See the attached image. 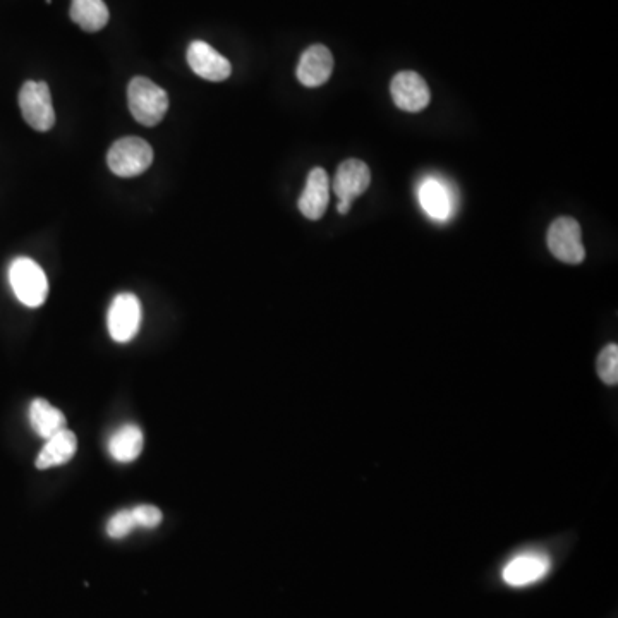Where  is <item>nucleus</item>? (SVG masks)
<instances>
[{"label":"nucleus","instance_id":"f257e3e1","mask_svg":"<svg viewBox=\"0 0 618 618\" xmlns=\"http://www.w3.org/2000/svg\"><path fill=\"white\" fill-rule=\"evenodd\" d=\"M128 102L134 119L146 128L157 126L169 110L167 91L155 85L152 79L143 76L131 79L128 86Z\"/></svg>","mask_w":618,"mask_h":618},{"label":"nucleus","instance_id":"f03ea898","mask_svg":"<svg viewBox=\"0 0 618 618\" xmlns=\"http://www.w3.org/2000/svg\"><path fill=\"white\" fill-rule=\"evenodd\" d=\"M9 282L19 303L28 308H38L49 296V280L37 261L31 258H18L9 268Z\"/></svg>","mask_w":618,"mask_h":618},{"label":"nucleus","instance_id":"7ed1b4c3","mask_svg":"<svg viewBox=\"0 0 618 618\" xmlns=\"http://www.w3.org/2000/svg\"><path fill=\"white\" fill-rule=\"evenodd\" d=\"M153 162L152 146L141 138H122L110 146L107 155L109 169L119 177H136L143 174Z\"/></svg>","mask_w":618,"mask_h":618},{"label":"nucleus","instance_id":"20e7f679","mask_svg":"<svg viewBox=\"0 0 618 618\" xmlns=\"http://www.w3.org/2000/svg\"><path fill=\"white\" fill-rule=\"evenodd\" d=\"M19 107L26 124L35 131L45 133L54 128L55 110L47 83L26 81L19 91Z\"/></svg>","mask_w":618,"mask_h":618},{"label":"nucleus","instance_id":"39448f33","mask_svg":"<svg viewBox=\"0 0 618 618\" xmlns=\"http://www.w3.org/2000/svg\"><path fill=\"white\" fill-rule=\"evenodd\" d=\"M546 243L552 255L567 265H579L586 258L581 225L570 217H560L550 225Z\"/></svg>","mask_w":618,"mask_h":618},{"label":"nucleus","instance_id":"423d86ee","mask_svg":"<svg viewBox=\"0 0 618 618\" xmlns=\"http://www.w3.org/2000/svg\"><path fill=\"white\" fill-rule=\"evenodd\" d=\"M141 318L143 311L140 299L129 292L119 294L110 304L107 315L110 337L119 344L131 342L140 332Z\"/></svg>","mask_w":618,"mask_h":618},{"label":"nucleus","instance_id":"0eeeda50","mask_svg":"<svg viewBox=\"0 0 618 618\" xmlns=\"http://www.w3.org/2000/svg\"><path fill=\"white\" fill-rule=\"evenodd\" d=\"M392 100L404 112H421L430 105V88L425 79L414 71H402L395 74L390 83Z\"/></svg>","mask_w":618,"mask_h":618},{"label":"nucleus","instance_id":"6e6552de","mask_svg":"<svg viewBox=\"0 0 618 618\" xmlns=\"http://www.w3.org/2000/svg\"><path fill=\"white\" fill-rule=\"evenodd\" d=\"M370 184V167L358 158H349L346 162H342L335 172L332 188L335 196L339 198V203L352 206L354 200L370 188Z\"/></svg>","mask_w":618,"mask_h":618},{"label":"nucleus","instance_id":"1a4fd4ad","mask_svg":"<svg viewBox=\"0 0 618 618\" xmlns=\"http://www.w3.org/2000/svg\"><path fill=\"white\" fill-rule=\"evenodd\" d=\"M188 64L194 74L206 81H225L232 73L231 62L213 49L212 45L196 40L188 49Z\"/></svg>","mask_w":618,"mask_h":618},{"label":"nucleus","instance_id":"9d476101","mask_svg":"<svg viewBox=\"0 0 618 618\" xmlns=\"http://www.w3.org/2000/svg\"><path fill=\"white\" fill-rule=\"evenodd\" d=\"M332 73H334V55L325 45H313L304 50L296 69V76L301 85L318 88L327 83Z\"/></svg>","mask_w":618,"mask_h":618},{"label":"nucleus","instance_id":"9b49d317","mask_svg":"<svg viewBox=\"0 0 618 618\" xmlns=\"http://www.w3.org/2000/svg\"><path fill=\"white\" fill-rule=\"evenodd\" d=\"M550 565H552L550 558L543 553H521L505 565L502 572L503 581L514 588L529 586L543 579L548 574Z\"/></svg>","mask_w":618,"mask_h":618},{"label":"nucleus","instance_id":"f8f14e48","mask_svg":"<svg viewBox=\"0 0 618 618\" xmlns=\"http://www.w3.org/2000/svg\"><path fill=\"white\" fill-rule=\"evenodd\" d=\"M328 201H330V177L327 170L316 167L308 174L306 186L297 201V206L306 219L320 220L327 212Z\"/></svg>","mask_w":618,"mask_h":618},{"label":"nucleus","instance_id":"ddd939ff","mask_svg":"<svg viewBox=\"0 0 618 618\" xmlns=\"http://www.w3.org/2000/svg\"><path fill=\"white\" fill-rule=\"evenodd\" d=\"M418 200L421 208L425 210L431 219L445 222L454 213L455 201L452 189L435 177H428L421 182L418 189Z\"/></svg>","mask_w":618,"mask_h":618},{"label":"nucleus","instance_id":"4468645a","mask_svg":"<svg viewBox=\"0 0 618 618\" xmlns=\"http://www.w3.org/2000/svg\"><path fill=\"white\" fill-rule=\"evenodd\" d=\"M78 450V440L71 430H62L50 437L43 445L37 457V469H50V467L62 466L73 459Z\"/></svg>","mask_w":618,"mask_h":618},{"label":"nucleus","instance_id":"2eb2a0df","mask_svg":"<svg viewBox=\"0 0 618 618\" xmlns=\"http://www.w3.org/2000/svg\"><path fill=\"white\" fill-rule=\"evenodd\" d=\"M30 423L31 428L43 440H49L59 431L66 430L64 414L45 399H35L31 402Z\"/></svg>","mask_w":618,"mask_h":618},{"label":"nucleus","instance_id":"dca6fc26","mask_svg":"<svg viewBox=\"0 0 618 618\" xmlns=\"http://www.w3.org/2000/svg\"><path fill=\"white\" fill-rule=\"evenodd\" d=\"M109 7L103 0H73L71 19L88 33H97L109 23Z\"/></svg>","mask_w":618,"mask_h":618},{"label":"nucleus","instance_id":"f3484780","mask_svg":"<svg viewBox=\"0 0 618 618\" xmlns=\"http://www.w3.org/2000/svg\"><path fill=\"white\" fill-rule=\"evenodd\" d=\"M143 450V433L134 425L122 426L109 440V454L121 464H128L140 457Z\"/></svg>","mask_w":618,"mask_h":618},{"label":"nucleus","instance_id":"a211bd4d","mask_svg":"<svg viewBox=\"0 0 618 618\" xmlns=\"http://www.w3.org/2000/svg\"><path fill=\"white\" fill-rule=\"evenodd\" d=\"M596 370L606 385H617L618 382V347L615 344L606 346L598 356Z\"/></svg>","mask_w":618,"mask_h":618},{"label":"nucleus","instance_id":"6ab92c4d","mask_svg":"<svg viewBox=\"0 0 618 618\" xmlns=\"http://www.w3.org/2000/svg\"><path fill=\"white\" fill-rule=\"evenodd\" d=\"M134 528H138V526H136V521H134L133 512L131 510H121L107 524V534H109L110 538H114V540H122L128 534L133 533Z\"/></svg>","mask_w":618,"mask_h":618},{"label":"nucleus","instance_id":"aec40b11","mask_svg":"<svg viewBox=\"0 0 618 618\" xmlns=\"http://www.w3.org/2000/svg\"><path fill=\"white\" fill-rule=\"evenodd\" d=\"M131 512L138 528L153 529L162 522V512L153 505H138Z\"/></svg>","mask_w":618,"mask_h":618}]
</instances>
